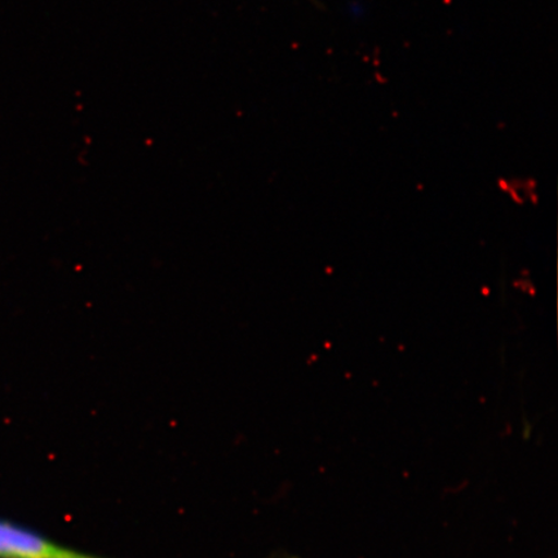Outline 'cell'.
<instances>
[{"instance_id":"1","label":"cell","mask_w":558,"mask_h":558,"mask_svg":"<svg viewBox=\"0 0 558 558\" xmlns=\"http://www.w3.org/2000/svg\"><path fill=\"white\" fill-rule=\"evenodd\" d=\"M0 558H102L60 546L44 535L0 521Z\"/></svg>"}]
</instances>
